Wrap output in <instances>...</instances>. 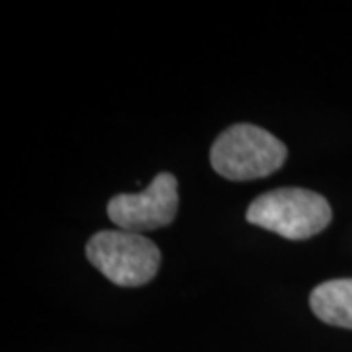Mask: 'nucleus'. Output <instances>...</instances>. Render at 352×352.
Wrapping results in <instances>:
<instances>
[{"label":"nucleus","instance_id":"obj_5","mask_svg":"<svg viewBox=\"0 0 352 352\" xmlns=\"http://www.w3.org/2000/svg\"><path fill=\"white\" fill-rule=\"evenodd\" d=\"M309 303L323 323L352 329V278L323 282L311 292Z\"/></svg>","mask_w":352,"mask_h":352},{"label":"nucleus","instance_id":"obj_2","mask_svg":"<svg viewBox=\"0 0 352 352\" xmlns=\"http://www.w3.org/2000/svg\"><path fill=\"white\" fill-rule=\"evenodd\" d=\"M288 157L286 145L251 124H237L215 139L212 166L227 180H256L276 173Z\"/></svg>","mask_w":352,"mask_h":352},{"label":"nucleus","instance_id":"obj_3","mask_svg":"<svg viewBox=\"0 0 352 352\" xmlns=\"http://www.w3.org/2000/svg\"><path fill=\"white\" fill-rule=\"evenodd\" d=\"M87 258L113 284L135 288L155 278L161 251L139 233L116 229L100 231L88 241Z\"/></svg>","mask_w":352,"mask_h":352},{"label":"nucleus","instance_id":"obj_1","mask_svg":"<svg viewBox=\"0 0 352 352\" xmlns=\"http://www.w3.org/2000/svg\"><path fill=\"white\" fill-rule=\"evenodd\" d=\"M329 201L309 190L278 188L266 192L247 210V221L284 239L303 241L321 233L331 223Z\"/></svg>","mask_w":352,"mask_h":352},{"label":"nucleus","instance_id":"obj_4","mask_svg":"<svg viewBox=\"0 0 352 352\" xmlns=\"http://www.w3.org/2000/svg\"><path fill=\"white\" fill-rule=\"evenodd\" d=\"M178 212V184L168 173L155 176L139 194H118L108 201L113 226L129 233H145L168 226Z\"/></svg>","mask_w":352,"mask_h":352}]
</instances>
